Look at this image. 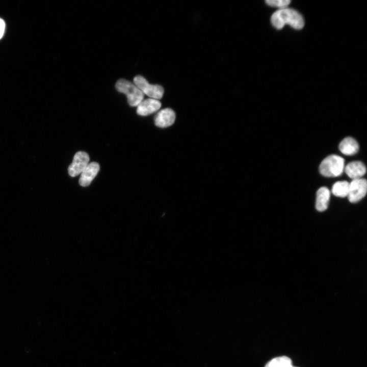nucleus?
Instances as JSON below:
<instances>
[{"mask_svg": "<svg viewBox=\"0 0 367 367\" xmlns=\"http://www.w3.org/2000/svg\"><path fill=\"white\" fill-rule=\"evenodd\" d=\"M271 21L277 29H282L286 24L297 30L302 29L304 25L302 16L296 10L287 8L275 11L271 17Z\"/></svg>", "mask_w": 367, "mask_h": 367, "instance_id": "obj_1", "label": "nucleus"}, {"mask_svg": "<svg viewBox=\"0 0 367 367\" xmlns=\"http://www.w3.org/2000/svg\"><path fill=\"white\" fill-rule=\"evenodd\" d=\"M344 168V159L337 155L331 154L322 161L319 166V171L324 176L334 177L340 175Z\"/></svg>", "mask_w": 367, "mask_h": 367, "instance_id": "obj_2", "label": "nucleus"}, {"mask_svg": "<svg viewBox=\"0 0 367 367\" xmlns=\"http://www.w3.org/2000/svg\"><path fill=\"white\" fill-rule=\"evenodd\" d=\"M115 86L118 91L127 96L128 103L132 107H137L143 100V93L134 83L127 80L120 79Z\"/></svg>", "mask_w": 367, "mask_h": 367, "instance_id": "obj_3", "label": "nucleus"}, {"mask_svg": "<svg viewBox=\"0 0 367 367\" xmlns=\"http://www.w3.org/2000/svg\"><path fill=\"white\" fill-rule=\"evenodd\" d=\"M134 84L140 90L143 94L151 98L159 100L164 92V88L159 85L150 84L142 76L137 75L134 78Z\"/></svg>", "mask_w": 367, "mask_h": 367, "instance_id": "obj_4", "label": "nucleus"}, {"mask_svg": "<svg viewBox=\"0 0 367 367\" xmlns=\"http://www.w3.org/2000/svg\"><path fill=\"white\" fill-rule=\"evenodd\" d=\"M367 192V181L365 179H353L349 183L348 197L351 203H356L362 199Z\"/></svg>", "mask_w": 367, "mask_h": 367, "instance_id": "obj_5", "label": "nucleus"}, {"mask_svg": "<svg viewBox=\"0 0 367 367\" xmlns=\"http://www.w3.org/2000/svg\"><path fill=\"white\" fill-rule=\"evenodd\" d=\"M90 158L88 153L84 151H78L69 166L68 172L70 176L75 177L83 172L89 163Z\"/></svg>", "mask_w": 367, "mask_h": 367, "instance_id": "obj_6", "label": "nucleus"}, {"mask_svg": "<svg viewBox=\"0 0 367 367\" xmlns=\"http://www.w3.org/2000/svg\"><path fill=\"white\" fill-rule=\"evenodd\" d=\"M176 115L174 111L170 108L160 110L155 115L154 123L161 128H165L172 125L175 122Z\"/></svg>", "mask_w": 367, "mask_h": 367, "instance_id": "obj_7", "label": "nucleus"}, {"mask_svg": "<svg viewBox=\"0 0 367 367\" xmlns=\"http://www.w3.org/2000/svg\"><path fill=\"white\" fill-rule=\"evenodd\" d=\"M161 107V103L159 100L149 98L143 100L138 105L137 113L141 116H147L158 111Z\"/></svg>", "mask_w": 367, "mask_h": 367, "instance_id": "obj_8", "label": "nucleus"}, {"mask_svg": "<svg viewBox=\"0 0 367 367\" xmlns=\"http://www.w3.org/2000/svg\"><path fill=\"white\" fill-rule=\"evenodd\" d=\"M99 169L100 167L97 163H89L80 174V185L82 187L88 186L97 174Z\"/></svg>", "mask_w": 367, "mask_h": 367, "instance_id": "obj_9", "label": "nucleus"}, {"mask_svg": "<svg viewBox=\"0 0 367 367\" xmlns=\"http://www.w3.org/2000/svg\"><path fill=\"white\" fill-rule=\"evenodd\" d=\"M347 175L351 179L361 178L366 173L364 164L359 161L349 163L344 168Z\"/></svg>", "mask_w": 367, "mask_h": 367, "instance_id": "obj_10", "label": "nucleus"}, {"mask_svg": "<svg viewBox=\"0 0 367 367\" xmlns=\"http://www.w3.org/2000/svg\"><path fill=\"white\" fill-rule=\"evenodd\" d=\"M330 192L325 187H321L317 192L316 208L319 212L325 211L328 206Z\"/></svg>", "mask_w": 367, "mask_h": 367, "instance_id": "obj_11", "label": "nucleus"}, {"mask_svg": "<svg viewBox=\"0 0 367 367\" xmlns=\"http://www.w3.org/2000/svg\"><path fill=\"white\" fill-rule=\"evenodd\" d=\"M339 149L344 154L352 155L358 151L359 145L354 138L348 137L344 138L340 142Z\"/></svg>", "mask_w": 367, "mask_h": 367, "instance_id": "obj_12", "label": "nucleus"}, {"mask_svg": "<svg viewBox=\"0 0 367 367\" xmlns=\"http://www.w3.org/2000/svg\"><path fill=\"white\" fill-rule=\"evenodd\" d=\"M349 183L346 181H338L335 182L332 187V194L337 197H345L348 196Z\"/></svg>", "mask_w": 367, "mask_h": 367, "instance_id": "obj_13", "label": "nucleus"}, {"mask_svg": "<svg viewBox=\"0 0 367 367\" xmlns=\"http://www.w3.org/2000/svg\"><path fill=\"white\" fill-rule=\"evenodd\" d=\"M292 364L291 359L285 356L276 357L272 359L265 367H285Z\"/></svg>", "mask_w": 367, "mask_h": 367, "instance_id": "obj_14", "label": "nucleus"}, {"mask_svg": "<svg viewBox=\"0 0 367 367\" xmlns=\"http://www.w3.org/2000/svg\"><path fill=\"white\" fill-rule=\"evenodd\" d=\"M266 4L271 7L279 8V9L287 8L290 4L289 0H267Z\"/></svg>", "mask_w": 367, "mask_h": 367, "instance_id": "obj_15", "label": "nucleus"}, {"mask_svg": "<svg viewBox=\"0 0 367 367\" xmlns=\"http://www.w3.org/2000/svg\"><path fill=\"white\" fill-rule=\"evenodd\" d=\"M5 30V23L3 19L0 18V39L3 37Z\"/></svg>", "mask_w": 367, "mask_h": 367, "instance_id": "obj_16", "label": "nucleus"}, {"mask_svg": "<svg viewBox=\"0 0 367 367\" xmlns=\"http://www.w3.org/2000/svg\"><path fill=\"white\" fill-rule=\"evenodd\" d=\"M285 367H296V366H294L292 365V364H290V365H287V366H285Z\"/></svg>", "mask_w": 367, "mask_h": 367, "instance_id": "obj_17", "label": "nucleus"}]
</instances>
